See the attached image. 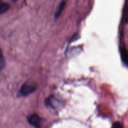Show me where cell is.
Listing matches in <instances>:
<instances>
[{
  "label": "cell",
  "mask_w": 128,
  "mask_h": 128,
  "mask_svg": "<svg viewBox=\"0 0 128 128\" xmlns=\"http://www.w3.org/2000/svg\"><path fill=\"white\" fill-rule=\"evenodd\" d=\"M36 84L34 82L28 81L25 82L22 87L21 88L20 90L19 91L18 96H26L32 93V92L36 90Z\"/></svg>",
  "instance_id": "obj_1"
},
{
  "label": "cell",
  "mask_w": 128,
  "mask_h": 128,
  "mask_svg": "<svg viewBox=\"0 0 128 128\" xmlns=\"http://www.w3.org/2000/svg\"><path fill=\"white\" fill-rule=\"evenodd\" d=\"M29 123L36 128H40L41 124V118L37 114H32L28 118Z\"/></svg>",
  "instance_id": "obj_2"
},
{
  "label": "cell",
  "mask_w": 128,
  "mask_h": 128,
  "mask_svg": "<svg viewBox=\"0 0 128 128\" xmlns=\"http://www.w3.org/2000/svg\"><path fill=\"white\" fill-rule=\"evenodd\" d=\"M58 102V100L53 96H50L47 100H46V105L48 107L51 108H56V106H58V104L56 102Z\"/></svg>",
  "instance_id": "obj_3"
},
{
  "label": "cell",
  "mask_w": 128,
  "mask_h": 128,
  "mask_svg": "<svg viewBox=\"0 0 128 128\" xmlns=\"http://www.w3.org/2000/svg\"><path fill=\"white\" fill-rule=\"evenodd\" d=\"M121 59L124 64L128 65V51L125 48H122L120 50Z\"/></svg>",
  "instance_id": "obj_4"
},
{
  "label": "cell",
  "mask_w": 128,
  "mask_h": 128,
  "mask_svg": "<svg viewBox=\"0 0 128 128\" xmlns=\"http://www.w3.org/2000/svg\"><path fill=\"white\" fill-rule=\"evenodd\" d=\"M10 8V5L4 2H0V14L6 12Z\"/></svg>",
  "instance_id": "obj_5"
},
{
  "label": "cell",
  "mask_w": 128,
  "mask_h": 128,
  "mask_svg": "<svg viewBox=\"0 0 128 128\" xmlns=\"http://www.w3.org/2000/svg\"><path fill=\"white\" fill-rule=\"evenodd\" d=\"M123 20L126 23H128V2H126L124 8Z\"/></svg>",
  "instance_id": "obj_6"
},
{
  "label": "cell",
  "mask_w": 128,
  "mask_h": 128,
  "mask_svg": "<svg viewBox=\"0 0 128 128\" xmlns=\"http://www.w3.org/2000/svg\"><path fill=\"white\" fill-rule=\"evenodd\" d=\"M5 67V60L2 54V50L0 48V71L2 70Z\"/></svg>",
  "instance_id": "obj_7"
},
{
  "label": "cell",
  "mask_w": 128,
  "mask_h": 128,
  "mask_svg": "<svg viewBox=\"0 0 128 128\" xmlns=\"http://www.w3.org/2000/svg\"><path fill=\"white\" fill-rule=\"evenodd\" d=\"M64 4H65V2H64V1H62V2L59 4L58 8L56 13H55V17L58 18L59 16H60V14H61V12H62V10H63Z\"/></svg>",
  "instance_id": "obj_8"
},
{
  "label": "cell",
  "mask_w": 128,
  "mask_h": 128,
  "mask_svg": "<svg viewBox=\"0 0 128 128\" xmlns=\"http://www.w3.org/2000/svg\"><path fill=\"white\" fill-rule=\"evenodd\" d=\"M112 128H124L123 125L120 122H116L113 124Z\"/></svg>",
  "instance_id": "obj_9"
}]
</instances>
